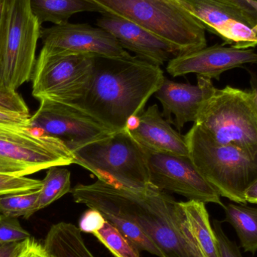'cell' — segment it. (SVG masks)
<instances>
[{
	"instance_id": "obj_25",
	"label": "cell",
	"mask_w": 257,
	"mask_h": 257,
	"mask_svg": "<svg viewBox=\"0 0 257 257\" xmlns=\"http://www.w3.org/2000/svg\"><path fill=\"white\" fill-rule=\"evenodd\" d=\"M105 220L112 224L119 232L131 241L139 250H145L151 254L162 257L157 246L150 239L149 237L141 229L140 226L124 217L111 214H102Z\"/></svg>"
},
{
	"instance_id": "obj_18",
	"label": "cell",
	"mask_w": 257,
	"mask_h": 257,
	"mask_svg": "<svg viewBox=\"0 0 257 257\" xmlns=\"http://www.w3.org/2000/svg\"><path fill=\"white\" fill-rule=\"evenodd\" d=\"M30 9L41 26L45 22L54 25L67 24L72 15L80 12L105 14L91 0H30Z\"/></svg>"
},
{
	"instance_id": "obj_27",
	"label": "cell",
	"mask_w": 257,
	"mask_h": 257,
	"mask_svg": "<svg viewBox=\"0 0 257 257\" xmlns=\"http://www.w3.org/2000/svg\"><path fill=\"white\" fill-rule=\"evenodd\" d=\"M42 187V181L39 180L0 174V196L34 191L40 190Z\"/></svg>"
},
{
	"instance_id": "obj_35",
	"label": "cell",
	"mask_w": 257,
	"mask_h": 257,
	"mask_svg": "<svg viewBox=\"0 0 257 257\" xmlns=\"http://www.w3.org/2000/svg\"><path fill=\"white\" fill-rule=\"evenodd\" d=\"M250 86H251V93H253V98H254L255 102H256L257 106V77L255 74H251V78H250Z\"/></svg>"
},
{
	"instance_id": "obj_14",
	"label": "cell",
	"mask_w": 257,
	"mask_h": 257,
	"mask_svg": "<svg viewBox=\"0 0 257 257\" xmlns=\"http://www.w3.org/2000/svg\"><path fill=\"white\" fill-rule=\"evenodd\" d=\"M256 63L257 53L252 48L238 49L215 45L178 54L169 60L166 69L172 77L195 73L211 80H220V75L226 71Z\"/></svg>"
},
{
	"instance_id": "obj_8",
	"label": "cell",
	"mask_w": 257,
	"mask_h": 257,
	"mask_svg": "<svg viewBox=\"0 0 257 257\" xmlns=\"http://www.w3.org/2000/svg\"><path fill=\"white\" fill-rule=\"evenodd\" d=\"M41 29L30 9V0H10L0 57V88L16 91L32 78Z\"/></svg>"
},
{
	"instance_id": "obj_22",
	"label": "cell",
	"mask_w": 257,
	"mask_h": 257,
	"mask_svg": "<svg viewBox=\"0 0 257 257\" xmlns=\"http://www.w3.org/2000/svg\"><path fill=\"white\" fill-rule=\"evenodd\" d=\"M71 174L67 169L53 166L47 171L37 202V211L46 208L71 192Z\"/></svg>"
},
{
	"instance_id": "obj_2",
	"label": "cell",
	"mask_w": 257,
	"mask_h": 257,
	"mask_svg": "<svg viewBox=\"0 0 257 257\" xmlns=\"http://www.w3.org/2000/svg\"><path fill=\"white\" fill-rule=\"evenodd\" d=\"M164 78L160 66L137 56L95 57L88 87L71 105L117 133L126 130L128 120L143 111Z\"/></svg>"
},
{
	"instance_id": "obj_13",
	"label": "cell",
	"mask_w": 257,
	"mask_h": 257,
	"mask_svg": "<svg viewBox=\"0 0 257 257\" xmlns=\"http://www.w3.org/2000/svg\"><path fill=\"white\" fill-rule=\"evenodd\" d=\"M42 50L49 54H81L120 58L128 53L106 30L87 24H67L41 29Z\"/></svg>"
},
{
	"instance_id": "obj_30",
	"label": "cell",
	"mask_w": 257,
	"mask_h": 257,
	"mask_svg": "<svg viewBox=\"0 0 257 257\" xmlns=\"http://www.w3.org/2000/svg\"><path fill=\"white\" fill-rule=\"evenodd\" d=\"M105 217L102 213L93 208H89L88 211L84 212L80 219L79 229L81 232L94 234L99 231L105 224Z\"/></svg>"
},
{
	"instance_id": "obj_29",
	"label": "cell",
	"mask_w": 257,
	"mask_h": 257,
	"mask_svg": "<svg viewBox=\"0 0 257 257\" xmlns=\"http://www.w3.org/2000/svg\"><path fill=\"white\" fill-rule=\"evenodd\" d=\"M213 229L217 238L220 257H243L236 243L231 241L223 232L220 221L214 220Z\"/></svg>"
},
{
	"instance_id": "obj_5",
	"label": "cell",
	"mask_w": 257,
	"mask_h": 257,
	"mask_svg": "<svg viewBox=\"0 0 257 257\" xmlns=\"http://www.w3.org/2000/svg\"><path fill=\"white\" fill-rule=\"evenodd\" d=\"M72 153L74 164L87 169L99 181L137 190L151 185L146 150L126 128L80 147Z\"/></svg>"
},
{
	"instance_id": "obj_17",
	"label": "cell",
	"mask_w": 257,
	"mask_h": 257,
	"mask_svg": "<svg viewBox=\"0 0 257 257\" xmlns=\"http://www.w3.org/2000/svg\"><path fill=\"white\" fill-rule=\"evenodd\" d=\"M128 131L146 151L189 157L185 136L165 120L157 105L142 111L139 115L137 126Z\"/></svg>"
},
{
	"instance_id": "obj_19",
	"label": "cell",
	"mask_w": 257,
	"mask_h": 257,
	"mask_svg": "<svg viewBox=\"0 0 257 257\" xmlns=\"http://www.w3.org/2000/svg\"><path fill=\"white\" fill-rule=\"evenodd\" d=\"M43 245L51 257H95L86 246L79 228L72 223L53 225Z\"/></svg>"
},
{
	"instance_id": "obj_9",
	"label": "cell",
	"mask_w": 257,
	"mask_h": 257,
	"mask_svg": "<svg viewBox=\"0 0 257 257\" xmlns=\"http://www.w3.org/2000/svg\"><path fill=\"white\" fill-rule=\"evenodd\" d=\"M95 57L49 54L42 49L33 75V96L39 101L73 103L88 87Z\"/></svg>"
},
{
	"instance_id": "obj_6",
	"label": "cell",
	"mask_w": 257,
	"mask_h": 257,
	"mask_svg": "<svg viewBox=\"0 0 257 257\" xmlns=\"http://www.w3.org/2000/svg\"><path fill=\"white\" fill-rule=\"evenodd\" d=\"M194 124L218 143L257 155V106L250 90L231 86L217 89Z\"/></svg>"
},
{
	"instance_id": "obj_32",
	"label": "cell",
	"mask_w": 257,
	"mask_h": 257,
	"mask_svg": "<svg viewBox=\"0 0 257 257\" xmlns=\"http://www.w3.org/2000/svg\"><path fill=\"white\" fill-rule=\"evenodd\" d=\"M19 257H51L49 256L44 245L36 241L34 238H32L31 243L28 248Z\"/></svg>"
},
{
	"instance_id": "obj_23",
	"label": "cell",
	"mask_w": 257,
	"mask_h": 257,
	"mask_svg": "<svg viewBox=\"0 0 257 257\" xmlns=\"http://www.w3.org/2000/svg\"><path fill=\"white\" fill-rule=\"evenodd\" d=\"M30 117L28 107L15 90L0 88V123L30 127Z\"/></svg>"
},
{
	"instance_id": "obj_21",
	"label": "cell",
	"mask_w": 257,
	"mask_h": 257,
	"mask_svg": "<svg viewBox=\"0 0 257 257\" xmlns=\"http://www.w3.org/2000/svg\"><path fill=\"white\" fill-rule=\"evenodd\" d=\"M225 221L232 225L244 251H257V208L245 204L229 203L223 206Z\"/></svg>"
},
{
	"instance_id": "obj_34",
	"label": "cell",
	"mask_w": 257,
	"mask_h": 257,
	"mask_svg": "<svg viewBox=\"0 0 257 257\" xmlns=\"http://www.w3.org/2000/svg\"><path fill=\"white\" fill-rule=\"evenodd\" d=\"M244 199L246 202L257 204V180L246 190L244 193Z\"/></svg>"
},
{
	"instance_id": "obj_15",
	"label": "cell",
	"mask_w": 257,
	"mask_h": 257,
	"mask_svg": "<svg viewBox=\"0 0 257 257\" xmlns=\"http://www.w3.org/2000/svg\"><path fill=\"white\" fill-rule=\"evenodd\" d=\"M96 25L112 35L123 49L157 66H162L178 55L175 48L166 41L120 17L103 14L96 21Z\"/></svg>"
},
{
	"instance_id": "obj_33",
	"label": "cell",
	"mask_w": 257,
	"mask_h": 257,
	"mask_svg": "<svg viewBox=\"0 0 257 257\" xmlns=\"http://www.w3.org/2000/svg\"><path fill=\"white\" fill-rule=\"evenodd\" d=\"M242 8L257 20V3L253 0H229Z\"/></svg>"
},
{
	"instance_id": "obj_7",
	"label": "cell",
	"mask_w": 257,
	"mask_h": 257,
	"mask_svg": "<svg viewBox=\"0 0 257 257\" xmlns=\"http://www.w3.org/2000/svg\"><path fill=\"white\" fill-rule=\"evenodd\" d=\"M74 163L73 153L60 139L27 126L0 123V174L24 177Z\"/></svg>"
},
{
	"instance_id": "obj_26",
	"label": "cell",
	"mask_w": 257,
	"mask_h": 257,
	"mask_svg": "<svg viewBox=\"0 0 257 257\" xmlns=\"http://www.w3.org/2000/svg\"><path fill=\"white\" fill-rule=\"evenodd\" d=\"M93 235L115 257H141L139 249L108 221Z\"/></svg>"
},
{
	"instance_id": "obj_28",
	"label": "cell",
	"mask_w": 257,
	"mask_h": 257,
	"mask_svg": "<svg viewBox=\"0 0 257 257\" xmlns=\"http://www.w3.org/2000/svg\"><path fill=\"white\" fill-rule=\"evenodd\" d=\"M30 238V232L21 226L18 218L0 214V244L19 242Z\"/></svg>"
},
{
	"instance_id": "obj_24",
	"label": "cell",
	"mask_w": 257,
	"mask_h": 257,
	"mask_svg": "<svg viewBox=\"0 0 257 257\" xmlns=\"http://www.w3.org/2000/svg\"><path fill=\"white\" fill-rule=\"evenodd\" d=\"M40 190L0 196V214L15 218H30L38 211Z\"/></svg>"
},
{
	"instance_id": "obj_31",
	"label": "cell",
	"mask_w": 257,
	"mask_h": 257,
	"mask_svg": "<svg viewBox=\"0 0 257 257\" xmlns=\"http://www.w3.org/2000/svg\"><path fill=\"white\" fill-rule=\"evenodd\" d=\"M32 238L19 242L0 244V257H19L28 248Z\"/></svg>"
},
{
	"instance_id": "obj_12",
	"label": "cell",
	"mask_w": 257,
	"mask_h": 257,
	"mask_svg": "<svg viewBox=\"0 0 257 257\" xmlns=\"http://www.w3.org/2000/svg\"><path fill=\"white\" fill-rule=\"evenodd\" d=\"M146 152L153 187L177 193L189 200L224 206L221 196L202 176L190 157Z\"/></svg>"
},
{
	"instance_id": "obj_4",
	"label": "cell",
	"mask_w": 257,
	"mask_h": 257,
	"mask_svg": "<svg viewBox=\"0 0 257 257\" xmlns=\"http://www.w3.org/2000/svg\"><path fill=\"white\" fill-rule=\"evenodd\" d=\"M189 157L222 197L246 204L244 193L257 180V155L222 145L196 124L185 136Z\"/></svg>"
},
{
	"instance_id": "obj_16",
	"label": "cell",
	"mask_w": 257,
	"mask_h": 257,
	"mask_svg": "<svg viewBox=\"0 0 257 257\" xmlns=\"http://www.w3.org/2000/svg\"><path fill=\"white\" fill-rule=\"evenodd\" d=\"M196 85L175 82L165 77L163 84L156 92L161 102L163 114L169 118L175 116L174 124L181 130L189 122H195L205 102L216 91L209 78L198 76Z\"/></svg>"
},
{
	"instance_id": "obj_3",
	"label": "cell",
	"mask_w": 257,
	"mask_h": 257,
	"mask_svg": "<svg viewBox=\"0 0 257 257\" xmlns=\"http://www.w3.org/2000/svg\"><path fill=\"white\" fill-rule=\"evenodd\" d=\"M105 13L120 17L155 34L178 54L207 46L205 29L178 0H91Z\"/></svg>"
},
{
	"instance_id": "obj_11",
	"label": "cell",
	"mask_w": 257,
	"mask_h": 257,
	"mask_svg": "<svg viewBox=\"0 0 257 257\" xmlns=\"http://www.w3.org/2000/svg\"><path fill=\"white\" fill-rule=\"evenodd\" d=\"M205 30L238 49L257 45V20L229 0H178Z\"/></svg>"
},
{
	"instance_id": "obj_10",
	"label": "cell",
	"mask_w": 257,
	"mask_h": 257,
	"mask_svg": "<svg viewBox=\"0 0 257 257\" xmlns=\"http://www.w3.org/2000/svg\"><path fill=\"white\" fill-rule=\"evenodd\" d=\"M30 127L60 139L72 151L113 133L77 107L49 100L40 101Z\"/></svg>"
},
{
	"instance_id": "obj_1",
	"label": "cell",
	"mask_w": 257,
	"mask_h": 257,
	"mask_svg": "<svg viewBox=\"0 0 257 257\" xmlns=\"http://www.w3.org/2000/svg\"><path fill=\"white\" fill-rule=\"evenodd\" d=\"M71 193L76 203L137 223L162 257H203L181 202L152 185L132 190L98 180L91 184H77Z\"/></svg>"
},
{
	"instance_id": "obj_36",
	"label": "cell",
	"mask_w": 257,
	"mask_h": 257,
	"mask_svg": "<svg viewBox=\"0 0 257 257\" xmlns=\"http://www.w3.org/2000/svg\"><path fill=\"white\" fill-rule=\"evenodd\" d=\"M253 1L256 2L257 3V0H253Z\"/></svg>"
},
{
	"instance_id": "obj_20",
	"label": "cell",
	"mask_w": 257,
	"mask_h": 257,
	"mask_svg": "<svg viewBox=\"0 0 257 257\" xmlns=\"http://www.w3.org/2000/svg\"><path fill=\"white\" fill-rule=\"evenodd\" d=\"M192 235L203 257H220L218 244L205 203L199 201L181 202Z\"/></svg>"
}]
</instances>
